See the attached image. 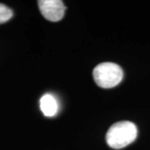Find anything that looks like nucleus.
Instances as JSON below:
<instances>
[{
	"mask_svg": "<svg viewBox=\"0 0 150 150\" xmlns=\"http://www.w3.org/2000/svg\"><path fill=\"white\" fill-rule=\"evenodd\" d=\"M138 129L129 121H121L112 124L106 134L108 145L114 149H120L129 145L136 139Z\"/></svg>",
	"mask_w": 150,
	"mask_h": 150,
	"instance_id": "nucleus-1",
	"label": "nucleus"
},
{
	"mask_svg": "<svg viewBox=\"0 0 150 150\" xmlns=\"http://www.w3.org/2000/svg\"><path fill=\"white\" fill-rule=\"evenodd\" d=\"M93 76L98 86L111 88L122 81L123 73L121 67L114 63H102L94 68Z\"/></svg>",
	"mask_w": 150,
	"mask_h": 150,
	"instance_id": "nucleus-2",
	"label": "nucleus"
},
{
	"mask_svg": "<svg viewBox=\"0 0 150 150\" xmlns=\"http://www.w3.org/2000/svg\"><path fill=\"white\" fill-rule=\"evenodd\" d=\"M38 4L43 16L49 21L58 22L64 15L66 7L61 0H40Z\"/></svg>",
	"mask_w": 150,
	"mask_h": 150,
	"instance_id": "nucleus-3",
	"label": "nucleus"
},
{
	"mask_svg": "<svg viewBox=\"0 0 150 150\" xmlns=\"http://www.w3.org/2000/svg\"><path fill=\"white\" fill-rule=\"evenodd\" d=\"M40 108L46 117H54L59 110V105L56 98L50 93L44 94L40 98Z\"/></svg>",
	"mask_w": 150,
	"mask_h": 150,
	"instance_id": "nucleus-4",
	"label": "nucleus"
},
{
	"mask_svg": "<svg viewBox=\"0 0 150 150\" xmlns=\"http://www.w3.org/2000/svg\"><path fill=\"white\" fill-rule=\"evenodd\" d=\"M13 17V11L8 7L0 4V23H4Z\"/></svg>",
	"mask_w": 150,
	"mask_h": 150,
	"instance_id": "nucleus-5",
	"label": "nucleus"
}]
</instances>
